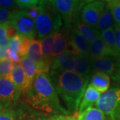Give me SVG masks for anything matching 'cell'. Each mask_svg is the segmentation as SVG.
Listing matches in <instances>:
<instances>
[{"label":"cell","instance_id":"32","mask_svg":"<svg viewBox=\"0 0 120 120\" xmlns=\"http://www.w3.org/2000/svg\"><path fill=\"white\" fill-rule=\"evenodd\" d=\"M0 120H16L15 113L11 109L0 111Z\"/></svg>","mask_w":120,"mask_h":120},{"label":"cell","instance_id":"9","mask_svg":"<svg viewBox=\"0 0 120 120\" xmlns=\"http://www.w3.org/2000/svg\"><path fill=\"white\" fill-rule=\"evenodd\" d=\"M69 45L74 55L82 54L90 57V42L75 28L71 31Z\"/></svg>","mask_w":120,"mask_h":120},{"label":"cell","instance_id":"5","mask_svg":"<svg viewBox=\"0 0 120 120\" xmlns=\"http://www.w3.org/2000/svg\"><path fill=\"white\" fill-rule=\"evenodd\" d=\"M52 1L67 28L74 24L79 11L84 6L82 0H52Z\"/></svg>","mask_w":120,"mask_h":120},{"label":"cell","instance_id":"39","mask_svg":"<svg viewBox=\"0 0 120 120\" xmlns=\"http://www.w3.org/2000/svg\"><path fill=\"white\" fill-rule=\"evenodd\" d=\"M98 1V0H82V1H83V5H85L87 4H90L91 2H94V1Z\"/></svg>","mask_w":120,"mask_h":120},{"label":"cell","instance_id":"25","mask_svg":"<svg viewBox=\"0 0 120 120\" xmlns=\"http://www.w3.org/2000/svg\"><path fill=\"white\" fill-rule=\"evenodd\" d=\"M101 38L103 39L104 43L107 45V46H108L113 51L118 53L116 47V37H115V31H114L113 26L101 32Z\"/></svg>","mask_w":120,"mask_h":120},{"label":"cell","instance_id":"41","mask_svg":"<svg viewBox=\"0 0 120 120\" xmlns=\"http://www.w3.org/2000/svg\"><path fill=\"white\" fill-rule=\"evenodd\" d=\"M0 48H1V45H0Z\"/></svg>","mask_w":120,"mask_h":120},{"label":"cell","instance_id":"28","mask_svg":"<svg viewBox=\"0 0 120 120\" xmlns=\"http://www.w3.org/2000/svg\"><path fill=\"white\" fill-rule=\"evenodd\" d=\"M9 39L7 34V23L0 24V45L1 47H8Z\"/></svg>","mask_w":120,"mask_h":120},{"label":"cell","instance_id":"40","mask_svg":"<svg viewBox=\"0 0 120 120\" xmlns=\"http://www.w3.org/2000/svg\"><path fill=\"white\" fill-rule=\"evenodd\" d=\"M4 108H5L4 105V104L3 103L0 101V111H1V110H3L4 109Z\"/></svg>","mask_w":120,"mask_h":120},{"label":"cell","instance_id":"3","mask_svg":"<svg viewBox=\"0 0 120 120\" xmlns=\"http://www.w3.org/2000/svg\"><path fill=\"white\" fill-rule=\"evenodd\" d=\"M39 14L35 20V30L39 38L57 32L63 26L62 17L52 0H39Z\"/></svg>","mask_w":120,"mask_h":120},{"label":"cell","instance_id":"13","mask_svg":"<svg viewBox=\"0 0 120 120\" xmlns=\"http://www.w3.org/2000/svg\"><path fill=\"white\" fill-rule=\"evenodd\" d=\"M91 66L95 71H102L111 76L117 68L116 61L109 57L91 58Z\"/></svg>","mask_w":120,"mask_h":120},{"label":"cell","instance_id":"18","mask_svg":"<svg viewBox=\"0 0 120 120\" xmlns=\"http://www.w3.org/2000/svg\"><path fill=\"white\" fill-rule=\"evenodd\" d=\"M75 28L90 42L91 43L96 39L101 37V33L99 32L95 28L91 27L89 25L82 22L79 16L74 23Z\"/></svg>","mask_w":120,"mask_h":120},{"label":"cell","instance_id":"4","mask_svg":"<svg viewBox=\"0 0 120 120\" xmlns=\"http://www.w3.org/2000/svg\"><path fill=\"white\" fill-rule=\"evenodd\" d=\"M95 105L105 120H120V87H113L103 94Z\"/></svg>","mask_w":120,"mask_h":120},{"label":"cell","instance_id":"31","mask_svg":"<svg viewBox=\"0 0 120 120\" xmlns=\"http://www.w3.org/2000/svg\"><path fill=\"white\" fill-rule=\"evenodd\" d=\"M0 8L11 11H17L19 10L15 0H0Z\"/></svg>","mask_w":120,"mask_h":120},{"label":"cell","instance_id":"8","mask_svg":"<svg viewBox=\"0 0 120 120\" xmlns=\"http://www.w3.org/2000/svg\"><path fill=\"white\" fill-rule=\"evenodd\" d=\"M22 92L17 90L10 79L7 77H0V101L5 107L17 102Z\"/></svg>","mask_w":120,"mask_h":120},{"label":"cell","instance_id":"10","mask_svg":"<svg viewBox=\"0 0 120 120\" xmlns=\"http://www.w3.org/2000/svg\"><path fill=\"white\" fill-rule=\"evenodd\" d=\"M75 55L71 50L65 49L52 61L50 71H73Z\"/></svg>","mask_w":120,"mask_h":120},{"label":"cell","instance_id":"33","mask_svg":"<svg viewBox=\"0 0 120 120\" xmlns=\"http://www.w3.org/2000/svg\"><path fill=\"white\" fill-rule=\"evenodd\" d=\"M9 59L13 64H19L22 57L19 56L17 52H15L12 49L8 47Z\"/></svg>","mask_w":120,"mask_h":120},{"label":"cell","instance_id":"38","mask_svg":"<svg viewBox=\"0 0 120 120\" xmlns=\"http://www.w3.org/2000/svg\"><path fill=\"white\" fill-rule=\"evenodd\" d=\"M116 65L117 67L120 68V54H118V56H116Z\"/></svg>","mask_w":120,"mask_h":120},{"label":"cell","instance_id":"20","mask_svg":"<svg viewBox=\"0 0 120 120\" xmlns=\"http://www.w3.org/2000/svg\"><path fill=\"white\" fill-rule=\"evenodd\" d=\"M15 113L16 120H51V117L29 108H20Z\"/></svg>","mask_w":120,"mask_h":120},{"label":"cell","instance_id":"26","mask_svg":"<svg viewBox=\"0 0 120 120\" xmlns=\"http://www.w3.org/2000/svg\"><path fill=\"white\" fill-rule=\"evenodd\" d=\"M109 8L116 23L120 26V0H103Z\"/></svg>","mask_w":120,"mask_h":120},{"label":"cell","instance_id":"12","mask_svg":"<svg viewBox=\"0 0 120 120\" xmlns=\"http://www.w3.org/2000/svg\"><path fill=\"white\" fill-rule=\"evenodd\" d=\"M90 53L91 58L105 57L118 56V53L111 49L104 43L101 37L90 43Z\"/></svg>","mask_w":120,"mask_h":120},{"label":"cell","instance_id":"14","mask_svg":"<svg viewBox=\"0 0 120 120\" xmlns=\"http://www.w3.org/2000/svg\"><path fill=\"white\" fill-rule=\"evenodd\" d=\"M32 40V39L27 36L17 34L9 39V47L17 52L21 57H23L27 55Z\"/></svg>","mask_w":120,"mask_h":120},{"label":"cell","instance_id":"1","mask_svg":"<svg viewBox=\"0 0 120 120\" xmlns=\"http://www.w3.org/2000/svg\"><path fill=\"white\" fill-rule=\"evenodd\" d=\"M25 96L26 103L41 113L54 115L68 113L60 103L52 79L47 73H39L31 88L25 93Z\"/></svg>","mask_w":120,"mask_h":120},{"label":"cell","instance_id":"2","mask_svg":"<svg viewBox=\"0 0 120 120\" xmlns=\"http://www.w3.org/2000/svg\"><path fill=\"white\" fill-rule=\"evenodd\" d=\"M49 75L69 112H78L90 79L74 71H50Z\"/></svg>","mask_w":120,"mask_h":120},{"label":"cell","instance_id":"15","mask_svg":"<svg viewBox=\"0 0 120 120\" xmlns=\"http://www.w3.org/2000/svg\"><path fill=\"white\" fill-rule=\"evenodd\" d=\"M111 80L109 75L102 71H95L90 79V84L100 94H104L109 90Z\"/></svg>","mask_w":120,"mask_h":120},{"label":"cell","instance_id":"19","mask_svg":"<svg viewBox=\"0 0 120 120\" xmlns=\"http://www.w3.org/2000/svg\"><path fill=\"white\" fill-rule=\"evenodd\" d=\"M9 79L14 84L17 90L22 93L26 83V75L20 64H13Z\"/></svg>","mask_w":120,"mask_h":120},{"label":"cell","instance_id":"21","mask_svg":"<svg viewBox=\"0 0 120 120\" xmlns=\"http://www.w3.org/2000/svg\"><path fill=\"white\" fill-rule=\"evenodd\" d=\"M114 22L115 20L112 15V11L108 7V5L105 4V8L101 15V17L99 19L95 29L98 30L99 32L101 33L103 31L113 26Z\"/></svg>","mask_w":120,"mask_h":120},{"label":"cell","instance_id":"16","mask_svg":"<svg viewBox=\"0 0 120 120\" xmlns=\"http://www.w3.org/2000/svg\"><path fill=\"white\" fill-rule=\"evenodd\" d=\"M101 94L96 90H95L90 83L88 84L79 105L77 112L78 114L81 113L87 108L91 107L94 105L96 104Z\"/></svg>","mask_w":120,"mask_h":120},{"label":"cell","instance_id":"11","mask_svg":"<svg viewBox=\"0 0 120 120\" xmlns=\"http://www.w3.org/2000/svg\"><path fill=\"white\" fill-rule=\"evenodd\" d=\"M19 64L26 75V83L22 91V93L25 94L31 88L35 78L39 73L37 68V65L27 56L22 57Z\"/></svg>","mask_w":120,"mask_h":120},{"label":"cell","instance_id":"17","mask_svg":"<svg viewBox=\"0 0 120 120\" xmlns=\"http://www.w3.org/2000/svg\"><path fill=\"white\" fill-rule=\"evenodd\" d=\"M91 70V57L82 54H76L74 57V71L84 78L90 79Z\"/></svg>","mask_w":120,"mask_h":120},{"label":"cell","instance_id":"24","mask_svg":"<svg viewBox=\"0 0 120 120\" xmlns=\"http://www.w3.org/2000/svg\"><path fill=\"white\" fill-rule=\"evenodd\" d=\"M77 120H105V118L99 109L91 107L78 114Z\"/></svg>","mask_w":120,"mask_h":120},{"label":"cell","instance_id":"22","mask_svg":"<svg viewBox=\"0 0 120 120\" xmlns=\"http://www.w3.org/2000/svg\"><path fill=\"white\" fill-rule=\"evenodd\" d=\"M53 35V44L52 53V57L53 60L56 56H59L60 53L64 52L68 46L67 38L64 34L56 32Z\"/></svg>","mask_w":120,"mask_h":120},{"label":"cell","instance_id":"27","mask_svg":"<svg viewBox=\"0 0 120 120\" xmlns=\"http://www.w3.org/2000/svg\"><path fill=\"white\" fill-rule=\"evenodd\" d=\"M13 63L9 60L0 61V77H8L9 76Z\"/></svg>","mask_w":120,"mask_h":120},{"label":"cell","instance_id":"37","mask_svg":"<svg viewBox=\"0 0 120 120\" xmlns=\"http://www.w3.org/2000/svg\"><path fill=\"white\" fill-rule=\"evenodd\" d=\"M112 78L113 82L120 86V68H117L116 71L112 75Z\"/></svg>","mask_w":120,"mask_h":120},{"label":"cell","instance_id":"34","mask_svg":"<svg viewBox=\"0 0 120 120\" xmlns=\"http://www.w3.org/2000/svg\"><path fill=\"white\" fill-rule=\"evenodd\" d=\"M113 27H114V31H115L117 51L118 52V53L120 54V26L115 23L113 25Z\"/></svg>","mask_w":120,"mask_h":120},{"label":"cell","instance_id":"36","mask_svg":"<svg viewBox=\"0 0 120 120\" xmlns=\"http://www.w3.org/2000/svg\"><path fill=\"white\" fill-rule=\"evenodd\" d=\"M51 120H77L73 116L67 115H54L51 117Z\"/></svg>","mask_w":120,"mask_h":120},{"label":"cell","instance_id":"29","mask_svg":"<svg viewBox=\"0 0 120 120\" xmlns=\"http://www.w3.org/2000/svg\"><path fill=\"white\" fill-rule=\"evenodd\" d=\"M15 11H11L0 8V24L9 23L13 19Z\"/></svg>","mask_w":120,"mask_h":120},{"label":"cell","instance_id":"6","mask_svg":"<svg viewBox=\"0 0 120 120\" xmlns=\"http://www.w3.org/2000/svg\"><path fill=\"white\" fill-rule=\"evenodd\" d=\"M9 23L15 29L18 34L34 39L37 34L35 20L27 14L25 9L15 11L13 19Z\"/></svg>","mask_w":120,"mask_h":120},{"label":"cell","instance_id":"35","mask_svg":"<svg viewBox=\"0 0 120 120\" xmlns=\"http://www.w3.org/2000/svg\"><path fill=\"white\" fill-rule=\"evenodd\" d=\"M25 11L27 14L34 20H35L36 18L38 16L39 8L38 6H35V7L30 9H25Z\"/></svg>","mask_w":120,"mask_h":120},{"label":"cell","instance_id":"30","mask_svg":"<svg viewBox=\"0 0 120 120\" xmlns=\"http://www.w3.org/2000/svg\"><path fill=\"white\" fill-rule=\"evenodd\" d=\"M19 9H27L37 6L39 0H15Z\"/></svg>","mask_w":120,"mask_h":120},{"label":"cell","instance_id":"7","mask_svg":"<svg viewBox=\"0 0 120 120\" xmlns=\"http://www.w3.org/2000/svg\"><path fill=\"white\" fill-rule=\"evenodd\" d=\"M105 6L103 0H98L85 5L81 9L80 19L82 22L95 28Z\"/></svg>","mask_w":120,"mask_h":120},{"label":"cell","instance_id":"23","mask_svg":"<svg viewBox=\"0 0 120 120\" xmlns=\"http://www.w3.org/2000/svg\"><path fill=\"white\" fill-rule=\"evenodd\" d=\"M53 34H54L45 36L43 38L41 39L40 40L41 43L43 60L49 65L52 64L53 61L52 57V53L53 44V37H54Z\"/></svg>","mask_w":120,"mask_h":120}]
</instances>
